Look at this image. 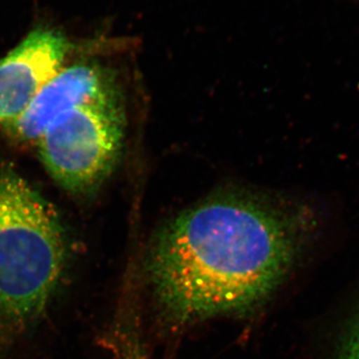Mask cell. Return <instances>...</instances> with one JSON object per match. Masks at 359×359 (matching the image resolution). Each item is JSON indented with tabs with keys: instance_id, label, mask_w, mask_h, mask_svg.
I'll return each mask as SVG.
<instances>
[{
	"instance_id": "7a4b0ae2",
	"label": "cell",
	"mask_w": 359,
	"mask_h": 359,
	"mask_svg": "<svg viewBox=\"0 0 359 359\" xmlns=\"http://www.w3.org/2000/svg\"><path fill=\"white\" fill-rule=\"evenodd\" d=\"M67 255L57 214L22 177L0 164V325L18 330L44 311Z\"/></svg>"
},
{
	"instance_id": "3957f363",
	"label": "cell",
	"mask_w": 359,
	"mask_h": 359,
	"mask_svg": "<svg viewBox=\"0 0 359 359\" xmlns=\"http://www.w3.org/2000/svg\"><path fill=\"white\" fill-rule=\"evenodd\" d=\"M125 134L122 101L86 104L59 116L36 141L44 167L58 185L77 195L109 177Z\"/></svg>"
},
{
	"instance_id": "8992f818",
	"label": "cell",
	"mask_w": 359,
	"mask_h": 359,
	"mask_svg": "<svg viewBox=\"0 0 359 359\" xmlns=\"http://www.w3.org/2000/svg\"><path fill=\"white\" fill-rule=\"evenodd\" d=\"M339 359H359V311L344 332Z\"/></svg>"
},
{
	"instance_id": "277c9868",
	"label": "cell",
	"mask_w": 359,
	"mask_h": 359,
	"mask_svg": "<svg viewBox=\"0 0 359 359\" xmlns=\"http://www.w3.org/2000/svg\"><path fill=\"white\" fill-rule=\"evenodd\" d=\"M120 100V89L112 71L96 63H77L61 68L27 108L4 126L14 141L36 143L54 120L68 111L86 104Z\"/></svg>"
},
{
	"instance_id": "5b68a950",
	"label": "cell",
	"mask_w": 359,
	"mask_h": 359,
	"mask_svg": "<svg viewBox=\"0 0 359 359\" xmlns=\"http://www.w3.org/2000/svg\"><path fill=\"white\" fill-rule=\"evenodd\" d=\"M72 48L62 33L39 28L0 60V124L13 121L62 68Z\"/></svg>"
},
{
	"instance_id": "6da1fadb",
	"label": "cell",
	"mask_w": 359,
	"mask_h": 359,
	"mask_svg": "<svg viewBox=\"0 0 359 359\" xmlns=\"http://www.w3.org/2000/svg\"><path fill=\"white\" fill-rule=\"evenodd\" d=\"M304 215L245 192L217 194L155 233L149 280L163 314L187 325L262 304L299 252Z\"/></svg>"
}]
</instances>
